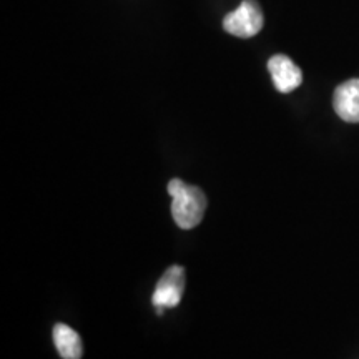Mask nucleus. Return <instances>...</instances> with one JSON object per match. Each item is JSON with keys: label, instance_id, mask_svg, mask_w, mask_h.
Masks as SVG:
<instances>
[{"label": "nucleus", "instance_id": "f257e3e1", "mask_svg": "<svg viewBox=\"0 0 359 359\" xmlns=\"http://www.w3.org/2000/svg\"><path fill=\"white\" fill-rule=\"evenodd\" d=\"M168 193L172 196V215L175 223L183 230H191L203 219L206 212V195L200 187L187 185L180 178L168 183Z\"/></svg>", "mask_w": 359, "mask_h": 359}, {"label": "nucleus", "instance_id": "f03ea898", "mask_svg": "<svg viewBox=\"0 0 359 359\" xmlns=\"http://www.w3.org/2000/svg\"><path fill=\"white\" fill-rule=\"evenodd\" d=\"M223 29L240 39L255 37L263 29L262 7L255 0H243L236 11L224 17Z\"/></svg>", "mask_w": 359, "mask_h": 359}, {"label": "nucleus", "instance_id": "7ed1b4c3", "mask_svg": "<svg viewBox=\"0 0 359 359\" xmlns=\"http://www.w3.org/2000/svg\"><path fill=\"white\" fill-rule=\"evenodd\" d=\"M183 290H185V269L178 264L170 266L160 278L154 296H151V303H154L156 313L161 314L163 309L178 306V303L182 302Z\"/></svg>", "mask_w": 359, "mask_h": 359}, {"label": "nucleus", "instance_id": "20e7f679", "mask_svg": "<svg viewBox=\"0 0 359 359\" xmlns=\"http://www.w3.org/2000/svg\"><path fill=\"white\" fill-rule=\"evenodd\" d=\"M268 70L278 92L290 93L302 85V69L286 55H275L268 60Z\"/></svg>", "mask_w": 359, "mask_h": 359}, {"label": "nucleus", "instance_id": "39448f33", "mask_svg": "<svg viewBox=\"0 0 359 359\" xmlns=\"http://www.w3.org/2000/svg\"><path fill=\"white\" fill-rule=\"evenodd\" d=\"M334 111L348 123H359V79H351L334 90Z\"/></svg>", "mask_w": 359, "mask_h": 359}, {"label": "nucleus", "instance_id": "423d86ee", "mask_svg": "<svg viewBox=\"0 0 359 359\" xmlns=\"http://www.w3.org/2000/svg\"><path fill=\"white\" fill-rule=\"evenodd\" d=\"M53 343L58 354L64 359H80L83 354V344L77 331L70 326L58 323L53 326Z\"/></svg>", "mask_w": 359, "mask_h": 359}]
</instances>
